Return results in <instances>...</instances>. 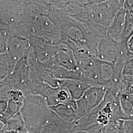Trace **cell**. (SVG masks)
<instances>
[{
  "mask_svg": "<svg viewBox=\"0 0 133 133\" xmlns=\"http://www.w3.org/2000/svg\"><path fill=\"white\" fill-rule=\"evenodd\" d=\"M127 48L128 50L129 54L132 58H133V35H132L127 41Z\"/></svg>",
  "mask_w": 133,
  "mask_h": 133,
  "instance_id": "obj_19",
  "label": "cell"
},
{
  "mask_svg": "<svg viewBox=\"0 0 133 133\" xmlns=\"http://www.w3.org/2000/svg\"><path fill=\"white\" fill-rule=\"evenodd\" d=\"M124 1H90L89 5V18L87 24L107 29L118 10L122 8Z\"/></svg>",
  "mask_w": 133,
  "mask_h": 133,
  "instance_id": "obj_2",
  "label": "cell"
},
{
  "mask_svg": "<svg viewBox=\"0 0 133 133\" xmlns=\"http://www.w3.org/2000/svg\"><path fill=\"white\" fill-rule=\"evenodd\" d=\"M20 113L26 130L32 133L48 122L53 111L42 97L28 95L25 96Z\"/></svg>",
  "mask_w": 133,
  "mask_h": 133,
  "instance_id": "obj_1",
  "label": "cell"
},
{
  "mask_svg": "<svg viewBox=\"0 0 133 133\" xmlns=\"http://www.w3.org/2000/svg\"><path fill=\"white\" fill-rule=\"evenodd\" d=\"M4 129L5 131L14 133H29L25 127L24 121L20 112L4 125Z\"/></svg>",
  "mask_w": 133,
  "mask_h": 133,
  "instance_id": "obj_13",
  "label": "cell"
},
{
  "mask_svg": "<svg viewBox=\"0 0 133 133\" xmlns=\"http://www.w3.org/2000/svg\"><path fill=\"white\" fill-rule=\"evenodd\" d=\"M0 133H5V130L4 129V126L1 128H0Z\"/></svg>",
  "mask_w": 133,
  "mask_h": 133,
  "instance_id": "obj_23",
  "label": "cell"
},
{
  "mask_svg": "<svg viewBox=\"0 0 133 133\" xmlns=\"http://www.w3.org/2000/svg\"><path fill=\"white\" fill-rule=\"evenodd\" d=\"M122 8L125 12H131L133 10V0L124 1Z\"/></svg>",
  "mask_w": 133,
  "mask_h": 133,
  "instance_id": "obj_18",
  "label": "cell"
},
{
  "mask_svg": "<svg viewBox=\"0 0 133 133\" xmlns=\"http://www.w3.org/2000/svg\"><path fill=\"white\" fill-rule=\"evenodd\" d=\"M49 107L59 117L66 122L72 123L76 120V107L75 106L58 104Z\"/></svg>",
  "mask_w": 133,
  "mask_h": 133,
  "instance_id": "obj_10",
  "label": "cell"
},
{
  "mask_svg": "<svg viewBox=\"0 0 133 133\" xmlns=\"http://www.w3.org/2000/svg\"><path fill=\"white\" fill-rule=\"evenodd\" d=\"M6 49V45L5 41L0 33V53H5Z\"/></svg>",
  "mask_w": 133,
  "mask_h": 133,
  "instance_id": "obj_21",
  "label": "cell"
},
{
  "mask_svg": "<svg viewBox=\"0 0 133 133\" xmlns=\"http://www.w3.org/2000/svg\"><path fill=\"white\" fill-rule=\"evenodd\" d=\"M125 133H133V121H130L126 126Z\"/></svg>",
  "mask_w": 133,
  "mask_h": 133,
  "instance_id": "obj_22",
  "label": "cell"
},
{
  "mask_svg": "<svg viewBox=\"0 0 133 133\" xmlns=\"http://www.w3.org/2000/svg\"><path fill=\"white\" fill-rule=\"evenodd\" d=\"M126 12L122 8L115 14L111 24L107 28V34L110 38L120 43L123 39Z\"/></svg>",
  "mask_w": 133,
  "mask_h": 133,
  "instance_id": "obj_9",
  "label": "cell"
},
{
  "mask_svg": "<svg viewBox=\"0 0 133 133\" xmlns=\"http://www.w3.org/2000/svg\"><path fill=\"white\" fill-rule=\"evenodd\" d=\"M54 59L58 66H62L70 70H78L74 52L64 43L54 44Z\"/></svg>",
  "mask_w": 133,
  "mask_h": 133,
  "instance_id": "obj_7",
  "label": "cell"
},
{
  "mask_svg": "<svg viewBox=\"0 0 133 133\" xmlns=\"http://www.w3.org/2000/svg\"><path fill=\"white\" fill-rule=\"evenodd\" d=\"M121 109L125 116V120H128L133 112V100L129 95L121 94L119 97Z\"/></svg>",
  "mask_w": 133,
  "mask_h": 133,
  "instance_id": "obj_15",
  "label": "cell"
},
{
  "mask_svg": "<svg viewBox=\"0 0 133 133\" xmlns=\"http://www.w3.org/2000/svg\"><path fill=\"white\" fill-rule=\"evenodd\" d=\"M107 92L104 86H93L88 88L79 99L76 101V120L95 109L103 100Z\"/></svg>",
  "mask_w": 133,
  "mask_h": 133,
  "instance_id": "obj_5",
  "label": "cell"
},
{
  "mask_svg": "<svg viewBox=\"0 0 133 133\" xmlns=\"http://www.w3.org/2000/svg\"><path fill=\"white\" fill-rule=\"evenodd\" d=\"M118 48L119 43L106 34L99 40L96 58L102 61L114 64L117 56Z\"/></svg>",
  "mask_w": 133,
  "mask_h": 133,
  "instance_id": "obj_6",
  "label": "cell"
},
{
  "mask_svg": "<svg viewBox=\"0 0 133 133\" xmlns=\"http://www.w3.org/2000/svg\"><path fill=\"white\" fill-rule=\"evenodd\" d=\"M128 120H132V121H133V112L132 114V115L130 116V117L129 118V119Z\"/></svg>",
  "mask_w": 133,
  "mask_h": 133,
  "instance_id": "obj_24",
  "label": "cell"
},
{
  "mask_svg": "<svg viewBox=\"0 0 133 133\" xmlns=\"http://www.w3.org/2000/svg\"><path fill=\"white\" fill-rule=\"evenodd\" d=\"M3 126H4V124L0 121V128H1L2 127H3Z\"/></svg>",
  "mask_w": 133,
  "mask_h": 133,
  "instance_id": "obj_25",
  "label": "cell"
},
{
  "mask_svg": "<svg viewBox=\"0 0 133 133\" xmlns=\"http://www.w3.org/2000/svg\"><path fill=\"white\" fill-rule=\"evenodd\" d=\"M72 123L66 122L53 111L48 122L32 133H71Z\"/></svg>",
  "mask_w": 133,
  "mask_h": 133,
  "instance_id": "obj_8",
  "label": "cell"
},
{
  "mask_svg": "<svg viewBox=\"0 0 133 133\" xmlns=\"http://www.w3.org/2000/svg\"><path fill=\"white\" fill-rule=\"evenodd\" d=\"M52 75L56 79L60 81H82V71L81 70H70L62 66H58L53 71Z\"/></svg>",
  "mask_w": 133,
  "mask_h": 133,
  "instance_id": "obj_12",
  "label": "cell"
},
{
  "mask_svg": "<svg viewBox=\"0 0 133 133\" xmlns=\"http://www.w3.org/2000/svg\"><path fill=\"white\" fill-rule=\"evenodd\" d=\"M8 100H0V118L4 114L7 108Z\"/></svg>",
  "mask_w": 133,
  "mask_h": 133,
  "instance_id": "obj_20",
  "label": "cell"
},
{
  "mask_svg": "<svg viewBox=\"0 0 133 133\" xmlns=\"http://www.w3.org/2000/svg\"><path fill=\"white\" fill-rule=\"evenodd\" d=\"M120 95H129L133 100V77L123 76L120 84Z\"/></svg>",
  "mask_w": 133,
  "mask_h": 133,
  "instance_id": "obj_16",
  "label": "cell"
},
{
  "mask_svg": "<svg viewBox=\"0 0 133 133\" xmlns=\"http://www.w3.org/2000/svg\"><path fill=\"white\" fill-rule=\"evenodd\" d=\"M123 120L110 121L107 125L100 127L97 133H124Z\"/></svg>",
  "mask_w": 133,
  "mask_h": 133,
  "instance_id": "obj_14",
  "label": "cell"
},
{
  "mask_svg": "<svg viewBox=\"0 0 133 133\" xmlns=\"http://www.w3.org/2000/svg\"><path fill=\"white\" fill-rule=\"evenodd\" d=\"M21 1H0V29H14L23 22Z\"/></svg>",
  "mask_w": 133,
  "mask_h": 133,
  "instance_id": "obj_4",
  "label": "cell"
},
{
  "mask_svg": "<svg viewBox=\"0 0 133 133\" xmlns=\"http://www.w3.org/2000/svg\"><path fill=\"white\" fill-rule=\"evenodd\" d=\"M28 54L19 59L14 66L13 71L8 75L4 80L5 83L10 86L12 90L20 91L25 96L28 95L30 77Z\"/></svg>",
  "mask_w": 133,
  "mask_h": 133,
  "instance_id": "obj_3",
  "label": "cell"
},
{
  "mask_svg": "<svg viewBox=\"0 0 133 133\" xmlns=\"http://www.w3.org/2000/svg\"><path fill=\"white\" fill-rule=\"evenodd\" d=\"M5 133H14V132H9V131H5Z\"/></svg>",
  "mask_w": 133,
  "mask_h": 133,
  "instance_id": "obj_26",
  "label": "cell"
},
{
  "mask_svg": "<svg viewBox=\"0 0 133 133\" xmlns=\"http://www.w3.org/2000/svg\"><path fill=\"white\" fill-rule=\"evenodd\" d=\"M64 84L69 91L72 100L76 101L79 99L91 87L86 82L82 81L66 80L64 81Z\"/></svg>",
  "mask_w": 133,
  "mask_h": 133,
  "instance_id": "obj_11",
  "label": "cell"
},
{
  "mask_svg": "<svg viewBox=\"0 0 133 133\" xmlns=\"http://www.w3.org/2000/svg\"><path fill=\"white\" fill-rule=\"evenodd\" d=\"M125 12V28L122 40L128 41L129 38L133 35V14L129 12Z\"/></svg>",
  "mask_w": 133,
  "mask_h": 133,
  "instance_id": "obj_17",
  "label": "cell"
}]
</instances>
